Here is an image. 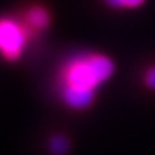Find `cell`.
Masks as SVG:
<instances>
[{"label": "cell", "mask_w": 155, "mask_h": 155, "mask_svg": "<svg viewBox=\"0 0 155 155\" xmlns=\"http://www.w3.org/2000/svg\"><path fill=\"white\" fill-rule=\"evenodd\" d=\"M115 72L114 61L100 52L71 56L57 72L56 87L61 102L72 111H83L94 102L97 91Z\"/></svg>", "instance_id": "1"}, {"label": "cell", "mask_w": 155, "mask_h": 155, "mask_svg": "<svg viewBox=\"0 0 155 155\" xmlns=\"http://www.w3.org/2000/svg\"><path fill=\"white\" fill-rule=\"evenodd\" d=\"M34 35L23 19L13 16L0 17V58L5 62H18L25 54Z\"/></svg>", "instance_id": "2"}, {"label": "cell", "mask_w": 155, "mask_h": 155, "mask_svg": "<svg viewBox=\"0 0 155 155\" xmlns=\"http://www.w3.org/2000/svg\"><path fill=\"white\" fill-rule=\"evenodd\" d=\"M70 147V142L65 136H53L49 141V150L53 155H65Z\"/></svg>", "instance_id": "4"}, {"label": "cell", "mask_w": 155, "mask_h": 155, "mask_svg": "<svg viewBox=\"0 0 155 155\" xmlns=\"http://www.w3.org/2000/svg\"><path fill=\"white\" fill-rule=\"evenodd\" d=\"M143 81H145V84H146V87H149L150 89H155V66L146 70Z\"/></svg>", "instance_id": "6"}, {"label": "cell", "mask_w": 155, "mask_h": 155, "mask_svg": "<svg viewBox=\"0 0 155 155\" xmlns=\"http://www.w3.org/2000/svg\"><path fill=\"white\" fill-rule=\"evenodd\" d=\"M104 2L113 9H137L142 7L146 0H104Z\"/></svg>", "instance_id": "5"}, {"label": "cell", "mask_w": 155, "mask_h": 155, "mask_svg": "<svg viewBox=\"0 0 155 155\" xmlns=\"http://www.w3.org/2000/svg\"><path fill=\"white\" fill-rule=\"evenodd\" d=\"M23 21H25L27 27L32 31V34H35V32L44 31L49 27L52 16L47 8L41 5H32L25 13Z\"/></svg>", "instance_id": "3"}]
</instances>
